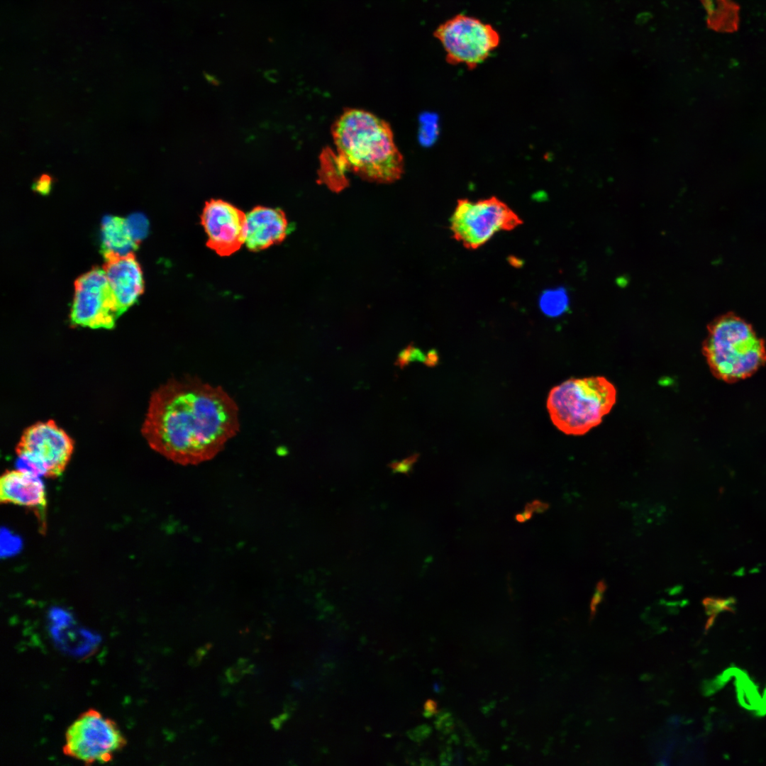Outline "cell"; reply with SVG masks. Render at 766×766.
Segmentation results:
<instances>
[{
    "instance_id": "cell-7",
    "label": "cell",
    "mask_w": 766,
    "mask_h": 766,
    "mask_svg": "<svg viewBox=\"0 0 766 766\" xmlns=\"http://www.w3.org/2000/svg\"><path fill=\"white\" fill-rule=\"evenodd\" d=\"M126 743L125 737L113 720L90 709L68 727L63 752L86 764L105 763L111 760Z\"/></svg>"
},
{
    "instance_id": "cell-13",
    "label": "cell",
    "mask_w": 766,
    "mask_h": 766,
    "mask_svg": "<svg viewBox=\"0 0 766 766\" xmlns=\"http://www.w3.org/2000/svg\"><path fill=\"white\" fill-rule=\"evenodd\" d=\"M247 233L245 244L258 252L282 243L289 233L284 213L278 209L256 206L246 214Z\"/></svg>"
},
{
    "instance_id": "cell-29",
    "label": "cell",
    "mask_w": 766,
    "mask_h": 766,
    "mask_svg": "<svg viewBox=\"0 0 766 766\" xmlns=\"http://www.w3.org/2000/svg\"><path fill=\"white\" fill-rule=\"evenodd\" d=\"M516 520L518 522H520V523H522V522H524L525 521H526L524 516H523V514H516Z\"/></svg>"
},
{
    "instance_id": "cell-23",
    "label": "cell",
    "mask_w": 766,
    "mask_h": 766,
    "mask_svg": "<svg viewBox=\"0 0 766 766\" xmlns=\"http://www.w3.org/2000/svg\"><path fill=\"white\" fill-rule=\"evenodd\" d=\"M431 732L432 728L430 726L422 724L408 731L407 735L411 740L415 742H421L427 738Z\"/></svg>"
},
{
    "instance_id": "cell-27",
    "label": "cell",
    "mask_w": 766,
    "mask_h": 766,
    "mask_svg": "<svg viewBox=\"0 0 766 766\" xmlns=\"http://www.w3.org/2000/svg\"><path fill=\"white\" fill-rule=\"evenodd\" d=\"M531 503L533 504L535 511L536 512L541 513L549 508L548 504L542 502L539 500H533Z\"/></svg>"
},
{
    "instance_id": "cell-22",
    "label": "cell",
    "mask_w": 766,
    "mask_h": 766,
    "mask_svg": "<svg viewBox=\"0 0 766 766\" xmlns=\"http://www.w3.org/2000/svg\"><path fill=\"white\" fill-rule=\"evenodd\" d=\"M606 588V584L604 580H600L596 584L594 592L590 603V618L592 619L595 616L598 605L601 602L604 598Z\"/></svg>"
},
{
    "instance_id": "cell-10",
    "label": "cell",
    "mask_w": 766,
    "mask_h": 766,
    "mask_svg": "<svg viewBox=\"0 0 766 766\" xmlns=\"http://www.w3.org/2000/svg\"><path fill=\"white\" fill-rule=\"evenodd\" d=\"M201 223L208 237L206 246L221 257L235 253L245 242L246 214L228 202L220 199L207 202Z\"/></svg>"
},
{
    "instance_id": "cell-18",
    "label": "cell",
    "mask_w": 766,
    "mask_h": 766,
    "mask_svg": "<svg viewBox=\"0 0 766 766\" xmlns=\"http://www.w3.org/2000/svg\"><path fill=\"white\" fill-rule=\"evenodd\" d=\"M127 223L133 238L140 243L143 235L146 232V219L140 214H135L127 219Z\"/></svg>"
},
{
    "instance_id": "cell-16",
    "label": "cell",
    "mask_w": 766,
    "mask_h": 766,
    "mask_svg": "<svg viewBox=\"0 0 766 766\" xmlns=\"http://www.w3.org/2000/svg\"><path fill=\"white\" fill-rule=\"evenodd\" d=\"M735 600L733 598L721 599L715 597H707L703 600V605L705 608L706 613L711 616L706 625V629L709 628L714 623L716 616L723 611L733 610V604Z\"/></svg>"
},
{
    "instance_id": "cell-3",
    "label": "cell",
    "mask_w": 766,
    "mask_h": 766,
    "mask_svg": "<svg viewBox=\"0 0 766 766\" xmlns=\"http://www.w3.org/2000/svg\"><path fill=\"white\" fill-rule=\"evenodd\" d=\"M704 355L711 373L729 383L750 377L766 362L764 342L748 323L733 316L711 326Z\"/></svg>"
},
{
    "instance_id": "cell-26",
    "label": "cell",
    "mask_w": 766,
    "mask_h": 766,
    "mask_svg": "<svg viewBox=\"0 0 766 766\" xmlns=\"http://www.w3.org/2000/svg\"><path fill=\"white\" fill-rule=\"evenodd\" d=\"M289 716V714L286 712L283 714L279 715L277 717L274 718L272 721V726L275 729H279L282 726L284 722L288 719Z\"/></svg>"
},
{
    "instance_id": "cell-15",
    "label": "cell",
    "mask_w": 766,
    "mask_h": 766,
    "mask_svg": "<svg viewBox=\"0 0 766 766\" xmlns=\"http://www.w3.org/2000/svg\"><path fill=\"white\" fill-rule=\"evenodd\" d=\"M541 311L550 317H557L567 311L569 297L567 291L560 287L543 292L539 299Z\"/></svg>"
},
{
    "instance_id": "cell-9",
    "label": "cell",
    "mask_w": 766,
    "mask_h": 766,
    "mask_svg": "<svg viewBox=\"0 0 766 766\" xmlns=\"http://www.w3.org/2000/svg\"><path fill=\"white\" fill-rule=\"evenodd\" d=\"M121 314L103 269L94 267L76 279L70 313L72 325L110 329Z\"/></svg>"
},
{
    "instance_id": "cell-12",
    "label": "cell",
    "mask_w": 766,
    "mask_h": 766,
    "mask_svg": "<svg viewBox=\"0 0 766 766\" xmlns=\"http://www.w3.org/2000/svg\"><path fill=\"white\" fill-rule=\"evenodd\" d=\"M105 262L103 270L116 298L121 313L132 306L144 291V281L140 265L133 252L119 255L102 253Z\"/></svg>"
},
{
    "instance_id": "cell-20",
    "label": "cell",
    "mask_w": 766,
    "mask_h": 766,
    "mask_svg": "<svg viewBox=\"0 0 766 766\" xmlns=\"http://www.w3.org/2000/svg\"><path fill=\"white\" fill-rule=\"evenodd\" d=\"M53 182L54 179L50 174L43 173L34 179L31 189L35 193L42 196H47L51 192Z\"/></svg>"
},
{
    "instance_id": "cell-1",
    "label": "cell",
    "mask_w": 766,
    "mask_h": 766,
    "mask_svg": "<svg viewBox=\"0 0 766 766\" xmlns=\"http://www.w3.org/2000/svg\"><path fill=\"white\" fill-rule=\"evenodd\" d=\"M239 429L238 406L223 388L185 375L152 393L141 431L156 453L194 465L216 456Z\"/></svg>"
},
{
    "instance_id": "cell-24",
    "label": "cell",
    "mask_w": 766,
    "mask_h": 766,
    "mask_svg": "<svg viewBox=\"0 0 766 766\" xmlns=\"http://www.w3.org/2000/svg\"><path fill=\"white\" fill-rule=\"evenodd\" d=\"M438 712V704L433 699H428L423 706V716L430 718Z\"/></svg>"
},
{
    "instance_id": "cell-21",
    "label": "cell",
    "mask_w": 766,
    "mask_h": 766,
    "mask_svg": "<svg viewBox=\"0 0 766 766\" xmlns=\"http://www.w3.org/2000/svg\"><path fill=\"white\" fill-rule=\"evenodd\" d=\"M418 457V455L413 454L401 461H394L389 464L388 467H390L393 472L408 474Z\"/></svg>"
},
{
    "instance_id": "cell-6",
    "label": "cell",
    "mask_w": 766,
    "mask_h": 766,
    "mask_svg": "<svg viewBox=\"0 0 766 766\" xmlns=\"http://www.w3.org/2000/svg\"><path fill=\"white\" fill-rule=\"evenodd\" d=\"M449 64L477 67L499 45V32L489 23L465 14H457L440 24L434 33Z\"/></svg>"
},
{
    "instance_id": "cell-19",
    "label": "cell",
    "mask_w": 766,
    "mask_h": 766,
    "mask_svg": "<svg viewBox=\"0 0 766 766\" xmlns=\"http://www.w3.org/2000/svg\"><path fill=\"white\" fill-rule=\"evenodd\" d=\"M435 728L443 734H448L454 728V719L452 714L448 709L438 711L435 714L434 721Z\"/></svg>"
},
{
    "instance_id": "cell-5",
    "label": "cell",
    "mask_w": 766,
    "mask_h": 766,
    "mask_svg": "<svg viewBox=\"0 0 766 766\" xmlns=\"http://www.w3.org/2000/svg\"><path fill=\"white\" fill-rule=\"evenodd\" d=\"M522 223L507 204L495 196L477 201L460 199L450 218V229L465 248L475 250L496 233L511 231Z\"/></svg>"
},
{
    "instance_id": "cell-4",
    "label": "cell",
    "mask_w": 766,
    "mask_h": 766,
    "mask_svg": "<svg viewBox=\"0 0 766 766\" xmlns=\"http://www.w3.org/2000/svg\"><path fill=\"white\" fill-rule=\"evenodd\" d=\"M616 401V388L605 377L572 378L550 390L547 408L560 431L580 435L600 424Z\"/></svg>"
},
{
    "instance_id": "cell-14",
    "label": "cell",
    "mask_w": 766,
    "mask_h": 766,
    "mask_svg": "<svg viewBox=\"0 0 766 766\" xmlns=\"http://www.w3.org/2000/svg\"><path fill=\"white\" fill-rule=\"evenodd\" d=\"M101 234L102 253L125 255L133 252L139 245L131 233L127 219L117 216H106L103 218Z\"/></svg>"
},
{
    "instance_id": "cell-2",
    "label": "cell",
    "mask_w": 766,
    "mask_h": 766,
    "mask_svg": "<svg viewBox=\"0 0 766 766\" xmlns=\"http://www.w3.org/2000/svg\"><path fill=\"white\" fill-rule=\"evenodd\" d=\"M331 135L340 164L362 179L388 184L402 176L404 157L392 129L375 114L346 109L332 125Z\"/></svg>"
},
{
    "instance_id": "cell-11",
    "label": "cell",
    "mask_w": 766,
    "mask_h": 766,
    "mask_svg": "<svg viewBox=\"0 0 766 766\" xmlns=\"http://www.w3.org/2000/svg\"><path fill=\"white\" fill-rule=\"evenodd\" d=\"M0 500L33 511L42 528H45L47 498L38 475L23 469L6 471L0 479Z\"/></svg>"
},
{
    "instance_id": "cell-28",
    "label": "cell",
    "mask_w": 766,
    "mask_h": 766,
    "mask_svg": "<svg viewBox=\"0 0 766 766\" xmlns=\"http://www.w3.org/2000/svg\"><path fill=\"white\" fill-rule=\"evenodd\" d=\"M462 760H463L462 754L460 752V750H457L454 751L453 752V758L452 764L462 765V764H463Z\"/></svg>"
},
{
    "instance_id": "cell-8",
    "label": "cell",
    "mask_w": 766,
    "mask_h": 766,
    "mask_svg": "<svg viewBox=\"0 0 766 766\" xmlns=\"http://www.w3.org/2000/svg\"><path fill=\"white\" fill-rule=\"evenodd\" d=\"M74 450L72 438L53 420L37 422L26 428L16 452L26 465L23 470L55 477L67 467Z\"/></svg>"
},
{
    "instance_id": "cell-25",
    "label": "cell",
    "mask_w": 766,
    "mask_h": 766,
    "mask_svg": "<svg viewBox=\"0 0 766 766\" xmlns=\"http://www.w3.org/2000/svg\"><path fill=\"white\" fill-rule=\"evenodd\" d=\"M453 758V751L451 748H446L444 749L440 755V762L441 765H447L452 764Z\"/></svg>"
},
{
    "instance_id": "cell-17",
    "label": "cell",
    "mask_w": 766,
    "mask_h": 766,
    "mask_svg": "<svg viewBox=\"0 0 766 766\" xmlns=\"http://www.w3.org/2000/svg\"><path fill=\"white\" fill-rule=\"evenodd\" d=\"M426 357V356H424L420 350L412 345H408L398 355L395 365L403 369L414 360L425 362Z\"/></svg>"
}]
</instances>
